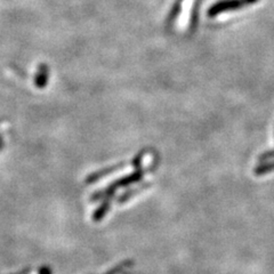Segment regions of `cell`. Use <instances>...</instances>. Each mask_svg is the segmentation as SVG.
<instances>
[{"mask_svg": "<svg viewBox=\"0 0 274 274\" xmlns=\"http://www.w3.org/2000/svg\"><path fill=\"white\" fill-rule=\"evenodd\" d=\"M256 2L257 0H225V2L217 3L213 7H210V10L208 11V15L216 16L223 13V12L233 11L236 10V8L250 5V4H254Z\"/></svg>", "mask_w": 274, "mask_h": 274, "instance_id": "cell-1", "label": "cell"}, {"mask_svg": "<svg viewBox=\"0 0 274 274\" xmlns=\"http://www.w3.org/2000/svg\"><path fill=\"white\" fill-rule=\"evenodd\" d=\"M269 170H274V163L267 165H260L259 167L255 169V175H263V174L269 172Z\"/></svg>", "mask_w": 274, "mask_h": 274, "instance_id": "cell-2", "label": "cell"}, {"mask_svg": "<svg viewBox=\"0 0 274 274\" xmlns=\"http://www.w3.org/2000/svg\"><path fill=\"white\" fill-rule=\"evenodd\" d=\"M178 2H181V3H182V0H178Z\"/></svg>", "mask_w": 274, "mask_h": 274, "instance_id": "cell-3", "label": "cell"}]
</instances>
